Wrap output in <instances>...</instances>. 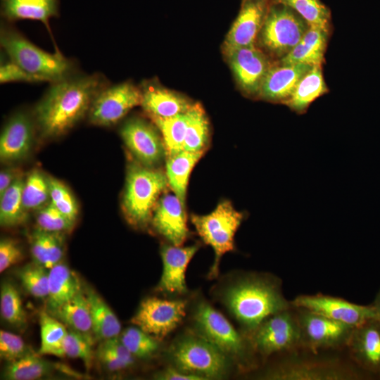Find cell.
Masks as SVG:
<instances>
[{
	"label": "cell",
	"mask_w": 380,
	"mask_h": 380,
	"mask_svg": "<svg viewBox=\"0 0 380 380\" xmlns=\"http://www.w3.org/2000/svg\"><path fill=\"white\" fill-rule=\"evenodd\" d=\"M187 125L183 150L203 152L209 139V122L199 103H194L187 111Z\"/></svg>",
	"instance_id": "obj_35"
},
{
	"label": "cell",
	"mask_w": 380,
	"mask_h": 380,
	"mask_svg": "<svg viewBox=\"0 0 380 380\" xmlns=\"http://www.w3.org/2000/svg\"><path fill=\"white\" fill-rule=\"evenodd\" d=\"M120 338L134 357L148 358L156 353L158 349V340L138 327L127 328L122 331Z\"/></svg>",
	"instance_id": "obj_41"
},
{
	"label": "cell",
	"mask_w": 380,
	"mask_h": 380,
	"mask_svg": "<svg viewBox=\"0 0 380 380\" xmlns=\"http://www.w3.org/2000/svg\"><path fill=\"white\" fill-rule=\"evenodd\" d=\"M23 204L25 210H39L50 202L48 177L39 170L29 173L24 182Z\"/></svg>",
	"instance_id": "obj_37"
},
{
	"label": "cell",
	"mask_w": 380,
	"mask_h": 380,
	"mask_svg": "<svg viewBox=\"0 0 380 380\" xmlns=\"http://www.w3.org/2000/svg\"><path fill=\"white\" fill-rule=\"evenodd\" d=\"M82 289L80 280L70 268L59 262L49 270L48 312H54Z\"/></svg>",
	"instance_id": "obj_26"
},
{
	"label": "cell",
	"mask_w": 380,
	"mask_h": 380,
	"mask_svg": "<svg viewBox=\"0 0 380 380\" xmlns=\"http://www.w3.org/2000/svg\"><path fill=\"white\" fill-rule=\"evenodd\" d=\"M186 302L149 297L143 300L131 322L156 339L171 333L186 315Z\"/></svg>",
	"instance_id": "obj_11"
},
{
	"label": "cell",
	"mask_w": 380,
	"mask_h": 380,
	"mask_svg": "<svg viewBox=\"0 0 380 380\" xmlns=\"http://www.w3.org/2000/svg\"><path fill=\"white\" fill-rule=\"evenodd\" d=\"M39 324L41 343L38 354L65 357L63 343L68 332L66 326L46 311L40 313Z\"/></svg>",
	"instance_id": "obj_34"
},
{
	"label": "cell",
	"mask_w": 380,
	"mask_h": 380,
	"mask_svg": "<svg viewBox=\"0 0 380 380\" xmlns=\"http://www.w3.org/2000/svg\"><path fill=\"white\" fill-rule=\"evenodd\" d=\"M196 332L207 339L232 360L244 364L248 351L244 340L227 318L210 303L201 300L193 312Z\"/></svg>",
	"instance_id": "obj_8"
},
{
	"label": "cell",
	"mask_w": 380,
	"mask_h": 380,
	"mask_svg": "<svg viewBox=\"0 0 380 380\" xmlns=\"http://www.w3.org/2000/svg\"><path fill=\"white\" fill-rule=\"evenodd\" d=\"M251 335L253 348L263 356L302 346L300 324L291 308L265 319Z\"/></svg>",
	"instance_id": "obj_9"
},
{
	"label": "cell",
	"mask_w": 380,
	"mask_h": 380,
	"mask_svg": "<svg viewBox=\"0 0 380 380\" xmlns=\"http://www.w3.org/2000/svg\"><path fill=\"white\" fill-rule=\"evenodd\" d=\"M154 378L160 380H202V377L186 374L175 367H169L158 372Z\"/></svg>",
	"instance_id": "obj_49"
},
{
	"label": "cell",
	"mask_w": 380,
	"mask_h": 380,
	"mask_svg": "<svg viewBox=\"0 0 380 380\" xmlns=\"http://www.w3.org/2000/svg\"><path fill=\"white\" fill-rule=\"evenodd\" d=\"M287 6L297 12L310 26L329 32L331 13L320 0H272Z\"/></svg>",
	"instance_id": "obj_38"
},
{
	"label": "cell",
	"mask_w": 380,
	"mask_h": 380,
	"mask_svg": "<svg viewBox=\"0 0 380 380\" xmlns=\"http://www.w3.org/2000/svg\"><path fill=\"white\" fill-rule=\"evenodd\" d=\"M373 306L374 307L376 313V317L377 319H380V291L379 293L377 294L374 302L372 303Z\"/></svg>",
	"instance_id": "obj_51"
},
{
	"label": "cell",
	"mask_w": 380,
	"mask_h": 380,
	"mask_svg": "<svg viewBox=\"0 0 380 380\" xmlns=\"http://www.w3.org/2000/svg\"><path fill=\"white\" fill-rule=\"evenodd\" d=\"M141 106L151 118H171L186 113L194 104L183 95L156 81L145 82L140 87Z\"/></svg>",
	"instance_id": "obj_22"
},
{
	"label": "cell",
	"mask_w": 380,
	"mask_h": 380,
	"mask_svg": "<svg viewBox=\"0 0 380 380\" xmlns=\"http://www.w3.org/2000/svg\"><path fill=\"white\" fill-rule=\"evenodd\" d=\"M198 250V245L186 247L164 245L160 250L163 272L158 289L166 294L179 296L187 292L186 271L187 266Z\"/></svg>",
	"instance_id": "obj_17"
},
{
	"label": "cell",
	"mask_w": 380,
	"mask_h": 380,
	"mask_svg": "<svg viewBox=\"0 0 380 380\" xmlns=\"http://www.w3.org/2000/svg\"><path fill=\"white\" fill-rule=\"evenodd\" d=\"M23 258V253L13 240L4 239L0 242V272L1 273Z\"/></svg>",
	"instance_id": "obj_47"
},
{
	"label": "cell",
	"mask_w": 380,
	"mask_h": 380,
	"mask_svg": "<svg viewBox=\"0 0 380 380\" xmlns=\"http://www.w3.org/2000/svg\"><path fill=\"white\" fill-rule=\"evenodd\" d=\"M222 300L250 334L267 317L292 307L279 284L268 277L248 275L229 285Z\"/></svg>",
	"instance_id": "obj_2"
},
{
	"label": "cell",
	"mask_w": 380,
	"mask_h": 380,
	"mask_svg": "<svg viewBox=\"0 0 380 380\" xmlns=\"http://www.w3.org/2000/svg\"><path fill=\"white\" fill-rule=\"evenodd\" d=\"M60 0H1L3 20H32L42 23L50 30L49 20L59 15Z\"/></svg>",
	"instance_id": "obj_24"
},
{
	"label": "cell",
	"mask_w": 380,
	"mask_h": 380,
	"mask_svg": "<svg viewBox=\"0 0 380 380\" xmlns=\"http://www.w3.org/2000/svg\"><path fill=\"white\" fill-rule=\"evenodd\" d=\"M0 46L9 60L44 82H57L79 72L75 60L58 49L54 53L43 50L4 20L0 27Z\"/></svg>",
	"instance_id": "obj_3"
},
{
	"label": "cell",
	"mask_w": 380,
	"mask_h": 380,
	"mask_svg": "<svg viewBox=\"0 0 380 380\" xmlns=\"http://www.w3.org/2000/svg\"><path fill=\"white\" fill-rule=\"evenodd\" d=\"M96 355L101 365L110 372L120 371L132 366L127 362L100 346L97 348Z\"/></svg>",
	"instance_id": "obj_48"
},
{
	"label": "cell",
	"mask_w": 380,
	"mask_h": 380,
	"mask_svg": "<svg viewBox=\"0 0 380 380\" xmlns=\"http://www.w3.org/2000/svg\"><path fill=\"white\" fill-rule=\"evenodd\" d=\"M0 312L1 317L14 327L21 328L26 324V315L20 296L9 282H4L1 287Z\"/></svg>",
	"instance_id": "obj_39"
},
{
	"label": "cell",
	"mask_w": 380,
	"mask_h": 380,
	"mask_svg": "<svg viewBox=\"0 0 380 380\" xmlns=\"http://www.w3.org/2000/svg\"><path fill=\"white\" fill-rule=\"evenodd\" d=\"M120 133L126 146L144 166L158 164L166 154L163 140L157 129L142 118L128 119Z\"/></svg>",
	"instance_id": "obj_15"
},
{
	"label": "cell",
	"mask_w": 380,
	"mask_h": 380,
	"mask_svg": "<svg viewBox=\"0 0 380 380\" xmlns=\"http://www.w3.org/2000/svg\"><path fill=\"white\" fill-rule=\"evenodd\" d=\"M187 112L171 118H151L160 130L167 156L183 151Z\"/></svg>",
	"instance_id": "obj_36"
},
{
	"label": "cell",
	"mask_w": 380,
	"mask_h": 380,
	"mask_svg": "<svg viewBox=\"0 0 380 380\" xmlns=\"http://www.w3.org/2000/svg\"><path fill=\"white\" fill-rule=\"evenodd\" d=\"M141 103V88L133 82L110 83L94 99L87 115L88 119L92 125L110 127Z\"/></svg>",
	"instance_id": "obj_10"
},
{
	"label": "cell",
	"mask_w": 380,
	"mask_h": 380,
	"mask_svg": "<svg viewBox=\"0 0 380 380\" xmlns=\"http://www.w3.org/2000/svg\"><path fill=\"white\" fill-rule=\"evenodd\" d=\"M168 184L160 170L132 164L127 170L122 209L133 226L144 227L152 219L159 196Z\"/></svg>",
	"instance_id": "obj_5"
},
{
	"label": "cell",
	"mask_w": 380,
	"mask_h": 380,
	"mask_svg": "<svg viewBox=\"0 0 380 380\" xmlns=\"http://www.w3.org/2000/svg\"><path fill=\"white\" fill-rule=\"evenodd\" d=\"M36 221L38 229L55 233L70 230L75 224L58 210L51 202L37 210Z\"/></svg>",
	"instance_id": "obj_44"
},
{
	"label": "cell",
	"mask_w": 380,
	"mask_h": 380,
	"mask_svg": "<svg viewBox=\"0 0 380 380\" xmlns=\"http://www.w3.org/2000/svg\"><path fill=\"white\" fill-rule=\"evenodd\" d=\"M50 314L70 329L94 336L89 303L82 289Z\"/></svg>",
	"instance_id": "obj_30"
},
{
	"label": "cell",
	"mask_w": 380,
	"mask_h": 380,
	"mask_svg": "<svg viewBox=\"0 0 380 380\" xmlns=\"http://www.w3.org/2000/svg\"><path fill=\"white\" fill-rule=\"evenodd\" d=\"M18 276L24 289L37 298L49 294V270L34 261L18 270Z\"/></svg>",
	"instance_id": "obj_40"
},
{
	"label": "cell",
	"mask_w": 380,
	"mask_h": 380,
	"mask_svg": "<svg viewBox=\"0 0 380 380\" xmlns=\"http://www.w3.org/2000/svg\"><path fill=\"white\" fill-rule=\"evenodd\" d=\"M295 308L301 329L302 346L315 351L348 344L355 327L305 308Z\"/></svg>",
	"instance_id": "obj_12"
},
{
	"label": "cell",
	"mask_w": 380,
	"mask_h": 380,
	"mask_svg": "<svg viewBox=\"0 0 380 380\" xmlns=\"http://www.w3.org/2000/svg\"><path fill=\"white\" fill-rule=\"evenodd\" d=\"M234 78L248 95H258L267 72L272 66L267 56L255 45L224 52Z\"/></svg>",
	"instance_id": "obj_14"
},
{
	"label": "cell",
	"mask_w": 380,
	"mask_h": 380,
	"mask_svg": "<svg viewBox=\"0 0 380 380\" xmlns=\"http://www.w3.org/2000/svg\"><path fill=\"white\" fill-rule=\"evenodd\" d=\"M94 336L70 329L63 343L65 356L82 360L89 369L93 359Z\"/></svg>",
	"instance_id": "obj_42"
},
{
	"label": "cell",
	"mask_w": 380,
	"mask_h": 380,
	"mask_svg": "<svg viewBox=\"0 0 380 380\" xmlns=\"http://www.w3.org/2000/svg\"><path fill=\"white\" fill-rule=\"evenodd\" d=\"M272 0H242L239 15L224 42V53L255 45Z\"/></svg>",
	"instance_id": "obj_16"
},
{
	"label": "cell",
	"mask_w": 380,
	"mask_h": 380,
	"mask_svg": "<svg viewBox=\"0 0 380 380\" xmlns=\"http://www.w3.org/2000/svg\"><path fill=\"white\" fill-rule=\"evenodd\" d=\"M342 366L323 362H291L273 369L267 376L286 380H334L349 377Z\"/></svg>",
	"instance_id": "obj_23"
},
{
	"label": "cell",
	"mask_w": 380,
	"mask_h": 380,
	"mask_svg": "<svg viewBox=\"0 0 380 380\" xmlns=\"http://www.w3.org/2000/svg\"><path fill=\"white\" fill-rule=\"evenodd\" d=\"M17 177L15 176V171L12 169H4L0 172V196H1L6 189L11 185Z\"/></svg>",
	"instance_id": "obj_50"
},
{
	"label": "cell",
	"mask_w": 380,
	"mask_h": 380,
	"mask_svg": "<svg viewBox=\"0 0 380 380\" xmlns=\"http://www.w3.org/2000/svg\"><path fill=\"white\" fill-rule=\"evenodd\" d=\"M30 251L34 262L49 270L62 259V238L59 233L48 232L37 228L31 236Z\"/></svg>",
	"instance_id": "obj_31"
},
{
	"label": "cell",
	"mask_w": 380,
	"mask_h": 380,
	"mask_svg": "<svg viewBox=\"0 0 380 380\" xmlns=\"http://www.w3.org/2000/svg\"><path fill=\"white\" fill-rule=\"evenodd\" d=\"M172 367L203 379H221L231 366V359L197 334L187 333L174 341L168 350Z\"/></svg>",
	"instance_id": "obj_4"
},
{
	"label": "cell",
	"mask_w": 380,
	"mask_h": 380,
	"mask_svg": "<svg viewBox=\"0 0 380 380\" xmlns=\"http://www.w3.org/2000/svg\"><path fill=\"white\" fill-rule=\"evenodd\" d=\"M291 303L294 308H305L353 327L377 318L372 304L360 305L340 298L322 294L299 296Z\"/></svg>",
	"instance_id": "obj_13"
},
{
	"label": "cell",
	"mask_w": 380,
	"mask_h": 380,
	"mask_svg": "<svg viewBox=\"0 0 380 380\" xmlns=\"http://www.w3.org/2000/svg\"><path fill=\"white\" fill-rule=\"evenodd\" d=\"M34 353L11 362L4 369L3 377L8 380H34L48 376L56 368Z\"/></svg>",
	"instance_id": "obj_32"
},
{
	"label": "cell",
	"mask_w": 380,
	"mask_h": 380,
	"mask_svg": "<svg viewBox=\"0 0 380 380\" xmlns=\"http://www.w3.org/2000/svg\"><path fill=\"white\" fill-rule=\"evenodd\" d=\"M347 346L363 369L380 373V319L373 318L355 327Z\"/></svg>",
	"instance_id": "obj_20"
},
{
	"label": "cell",
	"mask_w": 380,
	"mask_h": 380,
	"mask_svg": "<svg viewBox=\"0 0 380 380\" xmlns=\"http://www.w3.org/2000/svg\"><path fill=\"white\" fill-rule=\"evenodd\" d=\"M50 202L63 215L75 222L78 214L77 202L69 189L60 181L48 177Z\"/></svg>",
	"instance_id": "obj_43"
},
{
	"label": "cell",
	"mask_w": 380,
	"mask_h": 380,
	"mask_svg": "<svg viewBox=\"0 0 380 380\" xmlns=\"http://www.w3.org/2000/svg\"><path fill=\"white\" fill-rule=\"evenodd\" d=\"M327 91L322 65H313L300 80L293 94L284 104L297 113H303L312 101Z\"/></svg>",
	"instance_id": "obj_29"
},
{
	"label": "cell",
	"mask_w": 380,
	"mask_h": 380,
	"mask_svg": "<svg viewBox=\"0 0 380 380\" xmlns=\"http://www.w3.org/2000/svg\"><path fill=\"white\" fill-rule=\"evenodd\" d=\"M243 218V213L235 210L228 201L220 202L208 215H191V221L197 233L215 252V260L208 274L210 279L218 275L222 256L234 251V235Z\"/></svg>",
	"instance_id": "obj_6"
},
{
	"label": "cell",
	"mask_w": 380,
	"mask_h": 380,
	"mask_svg": "<svg viewBox=\"0 0 380 380\" xmlns=\"http://www.w3.org/2000/svg\"><path fill=\"white\" fill-rule=\"evenodd\" d=\"M24 182L22 177L18 176L0 196V224L3 227L20 225L27 219L28 212L22 198Z\"/></svg>",
	"instance_id": "obj_33"
},
{
	"label": "cell",
	"mask_w": 380,
	"mask_h": 380,
	"mask_svg": "<svg viewBox=\"0 0 380 380\" xmlns=\"http://www.w3.org/2000/svg\"><path fill=\"white\" fill-rule=\"evenodd\" d=\"M151 221L157 232L172 245L182 246L188 237L184 204L175 194L159 198Z\"/></svg>",
	"instance_id": "obj_19"
},
{
	"label": "cell",
	"mask_w": 380,
	"mask_h": 380,
	"mask_svg": "<svg viewBox=\"0 0 380 380\" xmlns=\"http://www.w3.org/2000/svg\"><path fill=\"white\" fill-rule=\"evenodd\" d=\"M312 66L304 63L272 65L264 78L258 96L269 101L284 104Z\"/></svg>",
	"instance_id": "obj_21"
},
{
	"label": "cell",
	"mask_w": 380,
	"mask_h": 380,
	"mask_svg": "<svg viewBox=\"0 0 380 380\" xmlns=\"http://www.w3.org/2000/svg\"><path fill=\"white\" fill-rule=\"evenodd\" d=\"M5 56V55H4ZM1 60L0 83L24 82L41 83L44 82L41 78L32 75L9 60L6 56Z\"/></svg>",
	"instance_id": "obj_46"
},
{
	"label": "cell",
	"mask_w": 380,
	"mask_h": 380,
	"mask_svg": "<svg viewBox=\"0 0 380 380\" xmlns=\"http://www.w3.org/2000/svg\"><path fill=\"white\" fill-rule=\"evenodd\" d=\"M309 27L293 9L272 1L258 39L266 51L281 59L300 42Z\"/></svg>",
	"instance_id": "obj_7"
},
{
	"label": "cell",
	"mask_w": 380,
	"mask_h": 380,
	"mask_svg": "<svg viewBox=\"0 0 380 380\" xmlns=\"http://www.w3.org/2000/svg\"><path fill=\"white\" fill-rule=\"evenodd\" d=\"M109 84L102 73L80 71L50 83L33 113L40 137L56 138L68 132L88 115L94 99Z\"/></svg>",
	"instance_id": "obj_1"
},
{
	"label": "cell",
	"mask_w": 380,
	"mask_h": 380,
	"mask_svg": "<svg viewBox=\"0 0 380 380\" xmlns=\"http://www.w3.org/2000/svg\"><path fill=\"white\" fill-rule=\"evenodd\" d=\"M329 32L315 26H310L300 42L279 63H304L322 65L324 60Z\"/></svg>",
	"instance_id": "obj_25"
},
{
	"label": "cell",
	"mask_w": 380,
	"mask_h": 380,
	"mask_svg": "<svg viewBox=\"0 0 380 380\" xmlns=\"http://www.w3.org/2000/svg\"><path fill=\"white\" fill-rule=\"evenodd\" d=\"M35 127L34 118L23 111L8 119L0 137L1 161L20 160L29 153L34 142Z\"/></svg>",
	"instance_id": "obj_18"
},
{
	"label": "cell",
	"mask_w": 380,
	"mask_h": 380,
	"mask_svg": "<svg viewBox=\"0 0 380 380\" xmlns=\"http://www.w3.org/2000/svg\"><path fill=\"white\" fill-rule=\"evenodd\" d=\"M203 153L183 150L167 157L165 175L168 184L184 204L189 175Z\"/></svg>",
	"instance_id": "obj_28"
},
{
	"label": "cell",
	"mask_w": 380,
	"mask_h": 380,
	"mask_svg": "<svg viewBox=\"0 0 380 380\" xmlns=\"http://www.w3.org/2000/svg\"><path fill=\"white\" fill-rule=\"evenodd\" d=\"M94 339L103 341L120 336L121 324L105 300L93 289L86 291Z\"/></svg>",
	"instance_id": "obj_27"
},
{
	"label": "cell",
	"mask_w": 380,
	"mask_h": 380,
	"mask_svg": "<svg viewBox=\"0 0 380 380\" xmlns=\"http://www.w3.org/2000/svg\"><path fill=\"white\" fill-rule=\"evenodd\" d=\"M32 353L22 338L5 330L0 331V357L11 362Z\"/></svg>",
	"instance_id": "obj_45"
}]
</instances>
